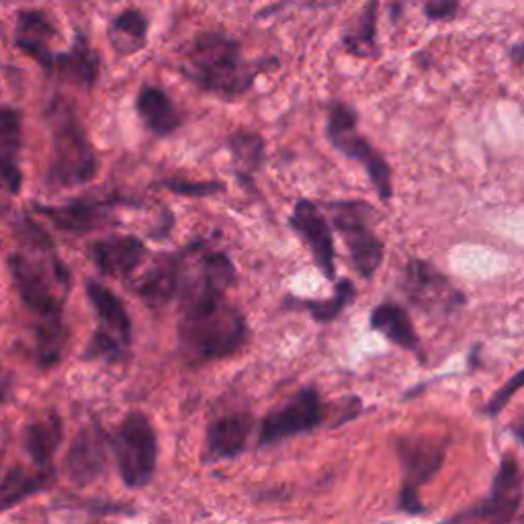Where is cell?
Segmentation results:
<instances>
[{"instance_id":"6da1fadb","label":"cell","mask_w":524,"mask_h":524,"mask_svg":"<svg viewBox=\"0 0 524 524\" xmlns=\"http://www.w3.org/2000/svg\"><path fill=\"white\" fill-rule=\"evenodd\" d=\"M185 74L201 89L215 95H242L256 76L252 64L240 56L238 41L226 33H199L185 52Z\"/></svg>"},{"instance_id":"7a4b0ae2","label":"cell","mask_w":524,"mask_h":524,"mask_svg":"<svg viewBox=\"0 0 524 524\" xmlns=\"http://www.w3.org/2000/svg\"><path fill=\"white\" fill-rule=\"evenodd\" d=\"M246 338L248 326L244 316L226 303L209 312L181 318L179 324V351L185 363L193 367L232 357Z\"/></svg>"},{"instance_id":"3957f363","label":"cell","mask_w":524,"mask_h":524,"mask_svg":"<svg viewBox=\"0 0 524 524\" xmlns=\"http://www.w3.org/2000/svg\"><path fill=\"white\" fill-rule=\"evenodd\" d=\"M48 119L52 125L48 183L58 189L91 183L97 177L99 160L72 105L56 101L48 111Z\"/></svg>"},{"instance_id":"277c9868","label":"cell","mask_w":524,"mask_h":524,"mask_svg":"<svg viewBox=\"0 0 524 524\" xmlns=\"http://www.w3.org/2000/svg\"><path fill=\"white\" fill-rule=\"evenodd\" d=\"M179 265L177 297L181 318L209 312L224 303V293L236 279V269L228 254L193 246L179 256Z\"/></svg>"},{"instance_id":"5b68a950","label":"cell","mask_w":524,"mask_h":524,"mask_svg":"<svg viewBox=\"0 0 524 524\" xmlns=\"http://www.w3.org/2000/svg\"><path fill=\"white\" fill-rule=\"evenodd\" d=\"M9 271L23 303L41 322L62 320V301L70 287V275L58 256L33 258L15 252L9 256Z\"/></svg>"},{"instance_id":"8992f818","label":"cell","mask_w":524,"mask_h":524,"mask_svg":"<svg viewBox=\"0 0 524 524\" xmlns=\"http://www.w3.org/2000/svg\"><path fill=\"white\" fill-rule=\"evenodd\" d=\"M119 473L129 488H144L156 471V432L142 412H131L109 436Z\"/></svg>"},{"instance_id":"52a82bcc","label":"cell","mask_w":524,"mask_h":524,"mask_svg":"<svg viewBox=\"0 0 524 524\" xmlns=\"http://www.w3.org/2000/svg\"><path fill=\"white\" fill-rule=\"evenodd\" d=\"M334 228L346 240L357 273L371 279L381 267L385 246L377 234L371 230L373 207L363 201H332L326 203Z\"/></svg>"},{"instance_id":"ba28073f","label":"cell","mask_w":524,"mask_h":524,"mask_svg":"<svg viewBox=\"0 0 524 524\" xmlns=\"http://www.w3.org/2000/svg\"><path fill=\"white\" fill-rule=\"evenodd\" d=\"M357 123L359 117L351 107L344 103H334L328 117V138L338 152L365 166L381 201H389L393 195L391 168L385 158L359 134Z\"/></svg>"},{"instance_id":"9c48e42d","label":"cell","mask_w":524,"mask_h":524,"mask_svg":"<svg viewBox=\"0 0 524 524\" xmlns=\"http://www.w3.org/2000/svg\"><path fill=\"white\" fill-rule=\"evenodd\" d=\"M400 289L406 299L420 312L432 316H447L465 303V295L436 269L432 262L410 258L400 277Z\"/></svg>"},{"instance_id":"30bf717a","label":"cell","mask_w":524,"mask_h":524,"mask_svg":"<svg viewBox=\"0 0 524 524\" xmlns=\"http://www.w3.org/2000/svg\"><path fill=\"white\" fill-rule=\"evenodd\" d=\"M328 416L320 393L314 387L301 389L279 410L271 412L260 426V445H277L295 434L318 428Z\"/></svg>"},{"instance_id":"8fae6325","label":"cell","mask_w":524,"mask_h":524,"mask_svg":"<svg viewBox=\"0 0 524 524\" xmlns=\"http://www.w3.org/2000/svg\"><path fill=\"white\" fill-rule=\"evenodd\" d=\"M289 224L303 238V242L310 246V250L316 258V265L324 273V277L332 281L336 277L334 238H332L330 224L326 222V217L318 209V205L308 201V199L297 201V205L291 213Z\"/></svg>"},{"instance_id":"7c38bea8","label":"cell","mask_w":524,"mask_h":524,"mask_svg":"<svg viewBox=\"0 0 524 524\" xmlns=\"http://www.w3.org/2000/svg\"><path fill=\"white\" fill-rule=\"evenodd\" d=\"M520 498H522V477L518 471V463L512 455H506L494 477V488H492L490 500L484 506L473 508L465 514L451 518V522L463 524L473 518H498L504 524L506 520L514 516L520 504Z\"/></svg>"},{"instance_id":"4fadbf2b","label":"cell","mask_w":524,"mask_h":524,"mask_svg":"<svg viewBox=\"0 0 524 524\" xmlns=\"http://www.w3.org/2000/svg\"><path fill=\"white\" fill-rule=\"evenodd\" d=\"M121 203V199H78L68 205H35L37 213L70 234H89L105 226L111 217V209Z\"/></svg>"},{"instance_id":"5bb4252c","label":"cell","mask_w":524,"mask_h":524,"mask_svg":"<svg viewBox=\"0 0 524 524\" xmlns=\"http://www.w3.org/2000/svg\"><path fill=\"white\" fill-rule=\"evenodd\" d=\"M396 453L406 473L404 486L418 488L430 482L443 467L445 443L432 436H400L396 441Z\"/></svg>"},{"instance_id":"9a60e30c","label":"cell","mask_w":524,"mask_h":524,"mask_svg":"<svg viewBox=\"0 0 524 524\" xmlns=\"http://www.w3.org/2000/svg\"><path fill=\"white\" fill-rule=\"evenodd\" d=\"M107 467L105 434L99 426H84L66 455L68 477L78 486L93 484Z\"/></svg>"},{"instance_id":"2e32d148","label":"cell","mask_w":524,"mask_h":524,"mask_svg":"<svg viewBox=\"0 0 524 524\" xmlns=\"http://www.w3.org/2000/svg\"><path fill=\"white\" fill-rule=\"evenodd\" d=\"M56 37H58V31L46 13H41V11H21L19 13L17 35H15L17 48L50 72H54V64L58 56L52 52V41Z\"/></svg>"},{"instance_id":"e0dca14e","label":"cell","mask_w":524,"mask_h":524,"mask_svg":"<svg viewBox=\"0 0 524 524\" xmlns=\"http://www.w3.org/2000/svg\"><path fill=\"white\" fill-rule=\"evenodd\" d=\"M89 254L103 275L127 277L140 267L146 246L134 236H117L91 244Z\"/></svg>"},{"instance_id":"ac0fdd59","label":"cell","mask_w":524,"mask_h":524,"mask_svg":"<svg viewBox=\"0 0 524 524\" xmlns=\"http://www.w3.org/2000/svg\"><path fill=\"white\" fill-rule=\"evenodd\" d=\"M252 424H254L252 416L246 412H236L217 418L207 430V441H205L207 461L232 459L240 455L252 432Z\"/></svg>"},{"instance_id":"d6986e66","label":"cell","mask_w":524,"mask_h":524,"mask_svg":"<svg viewBox=\"0 0 524 524\" xmlns=\"http://www.w3.org/2000/svg\"><path fill=\"white\" fill-rule=\"evenodd\" d=\"M86 295H89V301L93 303V308L97 310L101 322L97 330L109 334L123 346H129L131 320L125 312V305L121 303V299L111 289H107L97 281H86Z\"/></svg>"},{"instance_id":"ffe728a7","label":"cell","mask_w":524,"mask_h":524,"mask_svg":"<svg viewBox=\"0 0 524 524\" xmlns=\"http://www.w3.org/2000/svg\"><path fill=\"white\" fill-rule=\"evenodd\" d=\"M179 275V256H158L154 265L142 275L136 291L152 308H162L172 297H177Z\"/></svg>"},{"instance_id":"44dd1931","label":"cell","mask_w":524,"mask_h":524,"mask_svg":"<svg viewBox=\"0 0 524 524\" xmlns=\"http://www.w3.org/2000/svg\"><path fill=\"white\" fill-rule=\"evenodd\" d=\"M371 330L383 334L389 342L404 348V351L418 353L420 351V338L414 330V324L408 316V312L402 305L385 301L371 312Z\"/></svg>"},{"instance_id":"7402d4cb","label":"cell","mask_w":524,"mask_h":524,"mask_svg":"<svg viewBox=\"0 0 524 524\" xmlns=\"http://www.w3.org/2000/svg\"><path fill=\"white\" fill-rule=\"evenodd\" d=\"M54 482V469L37 467L29 471L25 467H13L0 482V512L11 510L29 496L50 488Z\"/></svg>"},{"instance_id":"603a6c76","label":"cell","mask_w":524,"mask_h":524,"mask_svg":"<svg viewBox=\"0 0 524 524\" xmlns=\"http://www.w3.org/2000/svg\"><path fill=\"white\" fill-rule=\"evenodd\" d=\"M136 107L144 125L160 138L170 136L172 131H177L181 125V115L177 107L172 105L168 95L162 89H158V86H144L138 95Z\"/></svg>"},{"instance_id":"cb8c5ba5","label":"cell","mask_w":524,"mask_h":524,"mask_svg":"<svg viewBox=\"0 0 524 524\" xmlns=\"http://www.w3.org/2000/svg\"><path fill=\"white\" fill-rule=\"evenodd\" d=\"M99 54L93 50V46L89 41H86L84 35H78L74 46L56 56V64H54V72L74 80L76 84H82L84 89H91V86L97 82L99 76Z\"/></svg>"},{"instance_id":"d4e9b609","label":"cell","mask_w":524,"mask_h":524,"mask_svg":"<svg viewBox=\"0 0 524 524\" xmlns=\"http://www.w3.org/2000/svg\"><path fill=\"white\" fill-rule=\"evenodd\" d=\"M62 436H64V426L60 416L54 412L27 426L25 449L37 467L41 469L52 467V457L62 443Z\"/></svg>"},{"instance_id":"484cf974","label":"cell","mask_w":524,"mask_h":524,"mask_svg":"<svg viewBox=\"0 0 524 524\" xmlns=\"http://www.w3.org/2000/svg\"><path fill=\"white\" fill-rule=\"evenodd\" d=\"M148 33V19L142 11L129 9L115 17L111 25V43L121 54H136L144 48Z\"/></svg>"},{"instance_id":"4316f807","label":"cell","mask_w":524,"mask_h":524,"mask_svg":"<svg viewBox=\"0 0 524 524\" xmlns=\"http://www.w3.org/2000/svg\"><path fill=\"white\" fill-rule=\"evenodd\" d=\"M344 48L361 58H373L377 56V3H369L363 13L359 15V21L348 29L342 37Z\"/></svg>"},{"instance_id":"83f0119b","label":"cell","mask_w":524,"mask_h":524,"mask_svg":"<svg viewBox=\"0 0 524 524\" xmlns=\"http://www.w3.org/2000/svg\"><path fill=\"white\" fill-rule=\"evenodd\" d=\"M37 363L41 369H52L60 363L64 344H66V328L62 320L39 322L37 330Z\"/></svg>"},{"instance_id":"f1b7e54d","label":"cell","mask_w":524,"mask_h":524,"mask_svg":"<svg viewBox=\"0 0 524 524\" xmlns=\"http://www.w3.org/2000/svg\"><path fill=\"white\" fill-rule=\"evenodd\" d=\"M357 295V289L355 285L348 281V279H340L336 283V289H334V295L330 299H322V301H301V305L305 310L310 312V316L320 322V324H328V322H334L344 310L346 305L351 303Z\"/></svg>"},{"instance_id":"f546056e","label":"cell","mask_w":524,"mask_h":524,"mask_svg":"<svg viewBox=\"0 0 524 524\" xmlns=\"http://www.w3.org/2000/svg\"><path fill=\"white\" fill-rule=\"evenodd\" d=\"M23 144L21 113L11 107H0V158L15 160Z\"/></svg>"},{"instance_id":"4dcf8cb0","label":"cell","mask_w":524,"mask_h":524,"mask_svg":"<svg viewBox=\"0 0 524 524\" xmlns=\"http://www.w3.org/2000/svg\"><path fill=\"white\" fill-rule=\"evenodd\" d=\"M230 150L240 168L254 172L262 160V154H265V142H262L258 134L236 131V134L230 138Z\"/></svg>"},{"instance_id":"1f68e13d","label":"cell","mask_w":524,"mask_h":524,"mask_svg":"<svg viewBox=\"0 0 524 524\" xmlns=\"http://www.w3.org/2000/svg\"><path fill=\"white\" fill-rule=\"evenodd\" d=\"M127 346H123L121 342H117L115 338H111L109 334L101 332V330H95L91 342H89V348H86L84 357L86 359H105V361H121L123 359V351Z\"/></svg>"},{"instance_id":"d6a6232c","label":"cell","mask_w":524,"mask_h":524,"mask_svg":"<svg viewBox=\"0 0 524 524\" xmlns=\"http://www.w3.org/2000/svg\"><path fill=\"white\" fill-rule=\"evenodd\" d=\"M524 387V369H520L518 373H514L496 393H494V398L488 402V406H486V414L488 416H492V418H496L506 406H508V402L514 398V393L518 391V389H522Z\"/></svg>"},{"instance_id":"836d02e7","label":"cell","mask_w":524,"mask_h":524,"mask_svg":"<svg viewBox=\"0 0 524 524\" xmlns=\"http://www.w3.org/2000/svg\"><path fill=\"white\" fill-rule=\"evenodd\" d=\"M164 189H170L179 195H189V197H205V195H213V193H220L226 187L222 183H189V181H166L160 183Z\"/></svg>"},{"instance_id":"e575fe53","label":"cell","mask_w":524,"mask_h":524,"mask_svg":"<svg viewBox=\"0 0 524 524\" xmlns=\"http://www.w3.org/2000/svg\"><path fill=\"white\" fill-rule=\"evenodd\" d=\"M23 187V172L15 160L0 158V189L17 195Z\"/></svg>"},{"instance_id":"d590c367","label":"cell","mask_w":524,"mask_h":524,"mask_svg":"<svg viewBox=\"0 0 524 524\" xmlns=\"http://www.w3.org/2000/svg\"><path fill=\"white\" fill-rule=\"evenodd\" d=\"M459 11V3L455 0H432L424 5V15L430 21H451Z\"/></svg>"},{"instance_id":"8d00e7d4","label":"cell","mask_w":524,"mask_h":524,"mask_svg":"<svg viewBox=\"0 0 524 524\" xmlns=\"http://www.w3.org/2000/svg\"><path fill=\"white\" fill-rule=\"evenodd\" d=\"M400 508H402L404 512H408V514H420V512H424V506H422L420 500H418L416 488H412V486H404V488H402Z\"/></svg>"},{"instance_id":"74e56055","label":"cell","mask_w":524,"mask_h":524,"mask_svg":"<svg viewBox=\"0 0 524 524\" xmlns=\"http://www.w3.org/2000/svg\"><path fill=\"white\" fill-rule=\"evenodd\" d=\"M510 60L516 66H524V41H520V43H516V46L510 48Z\"/></svg>"},{"instance_id":"f35d334b","label":"cell","mask_w":524,"mask_h":524,"mask_svg":"<svg viewBox=\"0 0 524 524\" xmlns=\"http://www.w3.org/2000/svg\"><path fill=\"white\" fill-rule=\"evenodd\" d=\"M514 434H516L518 439L524 443V422H522V424H518V426L514 428Z\"/></svg>"},{"instance_id":"ab89813d","label":"cell","mask_w":524,"mask_h":524,"mask_svg":"<svg viewBox=\"0 0 524 524\" xmlns=\"http://www.w3.org/2000/svg\"><path fill=\"white\" fill-rule=\"evenodd\" d=\"M5 402V391H0V404Z\"/></svg>"},{"instance_id":"60d3db41","label":"cell","mask_w":524,"mask_h":524,"mask_svg":"<svg viewBox=\"0 0 524 524\" xmlns=\"http://www.w3.org/2000/svg\"><path fill=\"white\" fill-rule=\"evenodd\" d=\"M522 520H524V516H522Z\"/></svg>"}]
</instances>
